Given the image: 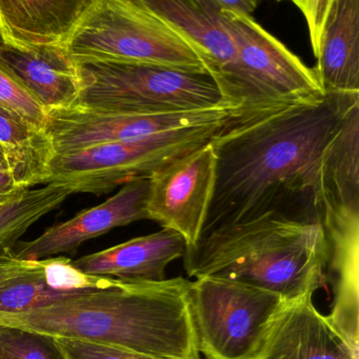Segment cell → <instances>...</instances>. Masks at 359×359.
<instances>
[{"instance_id":"cell-1","label":"cell","mask_w":359,"mask_h":359,"mask_svg":"<svg viewBox=\"0 0 359 359\" xmlns=\"http://www.w3.org/2000/svg\"><path fill=\"white\" fill-rule=\"evenodd\" d=\"M359 94L249 107L210 140L217 161L203 233L268 213L321 222L329 203V163Z\"/></svg>"},{"instance_id":"cell-2","label":"cell","mask_w":359,"mask_h":359,"mask_svg":"<svg viewBox=\"0 0 359 359\" xmlns=\"http://www.w3.org/2000/svg\"><path fill=\"white\" fill-rule=\"evenodd\" d=\"M191 283L184 277L123 281L0 325L53 337L85 340L165 359H203L193 319Z\"/></svg>"},{"instance_id":"cell-3","label":"cell","mask_w":359,"mask_h":359,"mask_svg":"<svg viewBox=\"0 0 359 359\" xmlns=\"http://www.w3.org/2000/svg\"><path fill=\"white\" fill-rule=\"evenodd\" d=\"M182 258L188 276L243 281L285 299L327 289L329 243L321 222L264 214L205 233Z\"/></svg>"},{"instance_id":"cell-4","label":"cell","mask_w":359,"mask_h":359,"mask_svg":"<svg viewBox=\"0 0 359 359\" xmlns=\"http://www.w3.org/2000/svg\"><path fill=\"white\" fill-rule=\"evenodd\" d=\"M67 51L79 66L153 67L209 75L190 43L146 0H92Z\"/></svg>"},{"instance_id":"cell-5","label":"cell","mask_w":359,"mask_h":359,"mask_svg":"<svg viewBox=\"0 0 359 359\" xmlns=\"http://www.w3.org/2000/svg\"><path fill=\"white\" fill-rule=\"evenodd\" d=\"M79 67L83 89L76 106L91 110L161 114L210 110L231 104L209 75L153 67Z\"/></svg>"},{"instance_id":"cell-6","label":"cell","mask_w":359,"mask_h":359,"mask_svg":"<svg viewBox=\"0 0 359 359\" xmlns=\"http://www.w3.org/2000/svg\"><path fill=\"white\" fill-rule=\"evenodd\" d=\"M224 123L172 130L55 155L48 184H64L72 194H107L118 186L149 178L163 165L205 146Z\"/></svg>"},{"instance_id":"cell-7","label":"cell","mask_w":359,"mask_h":359,"mask_svg":"<svg viewBox=\"0 0 359 359\" xmlns=\"http://www.w3.org/2000/svg\"><path fill=\"white\" fill-rule=\"evenodd\" d=\"M283 299L243 281L196 278L191 304L199 352L205 359H252L264 323Z\"/></svg>"},{"instance_id":"cell-8","label":"cell","mask_w":359,"mask_h":359,"mask_svg":"<svg viewBox=\"0 0 359 359\" xmlns=\"http://www.w3.org/2000/svg\"><path fill=\"white\" fill-rule=\"evenodd\" d=\"M216 13L236 48L245 108L308 102L325 95L314 69L308 68L252 16Z\"/></svg>"},{"instance_id":"cell-9","label":"cell","mask_w":359,"mask_h":359,"mask_svg":"<svg viewBox=\"0 0 359 359\" xmlns=\"http://www.w3.org/2000/svg\"><path fill=\"white\" fill-rule=\"evenodd\" d=\"M243 108L230 104L210 110L137 114L74 106L49 112L45 132L56 155L68 154L98 144L130 142L172 130L222 125Z\"/></svg>"},{"instance_id":"cell-10","label":"cell","mask_w":359,"mask_h":359,"mask_svg":"<svg viewBox=\"0 0 359 359\" xmlns=\"http://www.w3.org/2000/svg\"><path fill=\"white\" fill-rule=\"evenodd\" d=\"M217 161L211 142L178 157L149 180L147 219L196 245L213 201Z\"/></svg>"},{"instance_id":"cell-11","label":"cell","mask_w":359,"mask_h":359,"mask_svg":"<svg viewBox=\"0 0 359 359\" xmlns=\"http://www.w3.org/2000/svg\"><path fill=\"white\" fill-rule=\"evenodd\" d=\"M121 280L85 274L68 257L30 260L13 249L0 252V318L117 287Z\"/></svg>"},{"instance_id":"cell-12","label":"cell","mask_w":359,"mask_h":359,"mask_svg":"<svg viewBox=\"0 0 359 359\" xmlns=\"http://www.w3.org/2000/svg\"><path fill=\"white\" fill-rule=\"evenodd\" d=\"M308 24L325 94H359V0H294Z\"/></svg>"},{"instance_id":"cell-13","label":"cell","mask_w":359,"mask_h":359,"mask_svg":"<svg viewBox=\"0 0 359 359\" xmlns=\"http://www.w3.org/2000/svg\"><path fill=\"white\" fill-rule=\"evenodd\" d=\"M321 224L329 243L325 275L333 293L327 318L359 355V201L327 203Z\"/></svg>"},{"instance_id":"cell-14","label":"cell","mask_w":359,"mask_h":359,"mask_svg":"<svg viewBox=\"0 0 359 359\" xmlns=\"http://www.w3.org/2000/svg\"><path fill=\"white\" fill-rule=\"evenodd\" d=\"M252 359H359L321 314L313 294L281 300L264 323Z\"/></svg>"},{"instance_id":"cell-15","label":"cell","mask_w":359,"mask_h":359,"mask_svg":"<svg viewBox=\"0 0 359 359\" xmlns=\"http://www.w3.org/2000/svg\"><path fill=\"white\" fill-rule=\"evenodd\" d=\"M195 50L224 100L245 107L236 48L208 0H146Z\"/></svg>"},{"instance_id":"cell-16","label":"cell","mask_w":359,"mask_h":359,"mask_svg":"<svg viewBox=\"0 0 359 359\" xmlns=\"http://www.w3.org/2000/svg\"><path fill=\"white\" fill-rule=\"evenodd\" d=\"M149 180H134L102 205L79 214L46 230L39 238L18 241L14 250L20 257L43 260L60 254H73L81 243L102 236L118 226L147 219Z\"/></svg>"},{"instance_id":"cell-17","label":"cell","mask_w":359,"mask_h":359,"mask_svg":"<svg viewBox=\"0 0 359 359\" xmlns=\"http://www.w3.org/2000/svg\"><path fill=\"white\" fill-rule=\"evenodd\" d=\"M92 0H0V41L15 48H60Z\"/></svg>"},{"instance_id":"cell-18","label":"cell","mask_w":359,"mask_h":359,"mask_svg":"<svg viewBox=\"0 0 359 359\" xmlns=\"http://www.w3.org/2000/svg\"><path fill=\"white\" fill-rule=\"evenodd\" d=\"M187 251L184 239L171 230L161 229L136 237L115 247L73 260L85 274L123 281H161L165 269Z\"/></svg>"},{"instance_id":"cell-19","label":"cell","mask_w":359,"mask_h":359,"mask_svg":"<svg viewBox=\"0 0 359 359\" xmlns=\"http://www.w3.org/2000/svg\"><path fill=\"white\" fill-rule=\"evenodd\" d=\"M0 60L15 73L48 112L76 106L83 89L81 67L67 49H24L0 41Z\"/></svg>"},{"instance_id":"cell-20","label":"cell","mask_w":359,"mask_h":359,"mask_svg":"<svg viewBox=\"0 0 359 359\" xmlns=\"http://www.w3.org/2000/svg\"><path fill=\"white\" fill-rule=\"evenodd\" d=\"M0 147L8 170L20 188L48 184L56 153L46 132L34 129L0 106Z\"/></svg>"},{"instance_id":"cell-21","label":"cell","mask_w":359,"mask_h":359,"mask_svg":"<svg viewBox=\"0 0 359 359\" xmlns=\"http://www.w3.org/2000/svg\"><path fill=\"white\" fill-rule=\"evenodd\" d=\"M72 194L62 184L22 191L0 203V252L14 249L20 237L41 217L60 207Z\"/></svg>"},{"instance_id":"cell-22","label":"cell","mask_w":359,"mask_h":359,"mask_svg":"<svg viewBox=\"0 0 359 359\" xmlns=\"http://www.w3.org/2000/svg\"><path fill=\"white\" fill-rule=\"evenodd\" d=\"M329 203L359 201V102L348 110L329 163Z\"/></svg>"},{"instance_id":"cell-23","label":"cell","mask_w":359,"mask_h":359,"mask_svg":"<svg viewBox=\"0 0 359 359\" xmlns=\"http://www.w3.org/2000/svg\"><path fill=\"white\" fill-rule=\"evenodd\" d=\"M0 106L34 129L45 132L49 112L3 60H0Z\"/></svg>"},{"instance_id":"cell-24","label":"cell","mask_w":359,"mask_h":359,"mask_svg":"<svg viewBox=\"0 0 359 359\" xmlns=\"http://www.w3.org/2000/svg\"><path fill=\"white\" fill-rule=\"evenodd\" d=\"M0 359H67L53 336L0 325Z\"/></svg>"},{"instance_id":"cell-25","label":"cell","mask_w":359,"mask_h":359,"mask_svg":"<svg viewBox=\"0 0 359 359\" xmlns=\"http://www.w3.org/2000/svg\"><path fill=\"white\" fill-rule=\"evenodd\" d=\"M55 339L67 359H165L85 340L60 337Z\"/></svg>"},{"instance_id":"cell-26","label":"cell","mask_w":359,"mask_h":359,"mask_svg":"<svg viewBox=\"0 0 359 359\" xmlns=\"http://www.w3.org/2000/svg\"><path fill=\"white\" fill-rule=\"evenodd\" d=\"M209 5L219 13L245 14L250 15L258 7L255 0H208Z\"/></svg>"},{"instance_id":"cell-27","label":"cell","mask_w":359,"mask_h":359,"mask_svg":"<svg viewBox=\"0 0 359 359\" xmlns=\"http://www.w3.org/2000/svg\"><path fill=\"white\" fill-rule=\"evenodd\" d=\"M22 189L15 184L13 177L8 170L7 163L0 167V203H6L20 194Z\"/></svg>"},{"instance_id":"cell-28","label":"cell","mask_w":359,"mask_h":359,"mask_svg":"<svg viewBox=\"0 0 359 359\" xmlns=\"http://www.w3.org/2000/svg\"><path fill=\"white\" fill-rule=\"evenodd\" d=\"M4 165H6L5 154H4L3 149L0 147V167Z\"/></svg>"}]
</instances>
